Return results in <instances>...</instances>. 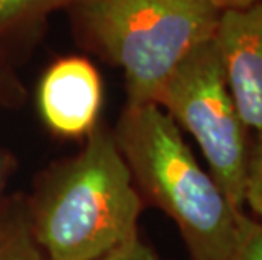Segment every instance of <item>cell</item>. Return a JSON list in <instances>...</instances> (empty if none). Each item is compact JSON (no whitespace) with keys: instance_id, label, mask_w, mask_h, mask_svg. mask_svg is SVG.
I'll use <instances>...</instances> for the list:
<instances>
[{"instance_id":"obj_6","label":"cell","mask_w":262,"mask_h":260,"mask_svg":"<svg viewBox=\"0 0 262 260\" xmlns=\"http://www.w3.org/2000/svg\"><path fill=\"white\" fill-rule=\"evenodd\" d=\"M213 41L244 124L262 130V0L224 10Z\"/></svg>"},{"instance_id":"obj_13","label":"cell","mask_w":262,"mask_h":260,"mask_svg":"<svg viewBox=\"0 0 262 260\" xmlns=\"http://www.w3.org/2000/svg\"><path fill=\"white\" fill-rule=\"evenodd\" d=\"M4 182H5V164L0 156V198H2V190H4Z\"/></svg>"},{"instance_id":"obj_9","label":"cell","mask_w":262,"mask_h":260,"mask_svg":"<svg viewBox=\"0 0 262 260\" xmlns=\"http://www.w3.org/2000/svg\"><path fill=\"white\" fill-rule=\"evenodd\" d=\"M247 206L254 218L262 221V130L250 140L247 173L244 181V209Z\"/></svg>"},{"instance_id":"obj_1","label":"cell","mask_w":262,"mask_h":260,"mask_svg":"<svg viewBox=\"0 0 262 260\" xmlns=\"http://www.w3.org/2000/svg\"><path fill=\"white\" fill-rule=\"evenodd\" d=\"M26 201L48 260H97L139 237L144 201L112 129L100 122L81 152L42 171Z\"/></svg>"},{"instance_id":"obj_5","label":"cell","mask_w":262,"mask_h":260,"mask_svg":"<svg viewBox=\"0 0 262 260\" xmlns=\"http://www.w3.org/2000/svg\"><path fill=\"white\" fill-rule=\"evenodd\" d=\"M103 85L86 58L66 56L49 66L37 86V108L44 125L63 139H86L98 125Z\"/></svg>"},{"instance_id":"obj_8","label":"cell","mask_w":262,"mask_h":260,"mask_svg":"<svg viewBox=\"0 0 262 260\" xmlns=\"http://www.w3.org/2000/svg\"><path fill=\"white\" fill-rule=\"evenodd\" d=\"M73 0H0V41Z\"/></svg>"},{"instance_id":"obj_3","label":"cell","mask_w":262,"mask_h":260,"mask_svg":"<svg viewBox=\"0 0 262 260\" xmlns=\"http://www.w3.org/2000/svg\"><path fill=\"white\" fill-rule=\"evenodd\" d=\"M92 44L124 73L127 103H154L178 64L213 39L220 10L200 0H73Z\"/></svg>"},{"instance_id":"obj_12","label":"cell","mask_w":262,"mask_h":260,"mask_svg":"<svg viewBox=\"0 0 262 260\" xmlns=\"http://www.w3.org/2000/svg\"><path fill=\"white\" fill-rule=\"evenodd\" d=\"M203 4H208L211 7H215L216 10L224 12V10H232V9H244L252 5L257 0H200Z\"/></svg>"},{"instance_id":"obj_7","label":"cell","mask_w":262,"mask_h":260,"mask_svg":"<svg viewBox=\"0 0 262 260\" xmlns=\"http://www.w3.org/2000/svg\"><path fill=\"white\" fill-rule=\"evenodd\" d=\"M0 260H48L32 231L24 196L0 198Z\"/></svg>"},{"instance_id":"obj_11","label":"cell","mask_w":262,"mask_h":260,"mask_svg":"<svg viewBox=\"0 0 262 260\" xmlns=\"http://www.w3.org/2000/svg\"><path fill=\"white\" fill-rule=\"evenodd\" d=\"M97 260H159L154 250L147 243H144L141 239H134L125 245H122L115 250L108 252L107 255L100 257Z\"/></svg>"},{"instance_id":"obj_10","label":"cell","mask_w":262,"mask_h":260,"mask_svg":"<svg viewBox=\"0 0 262 260\" xmlns=\"http://www.w3.org/2000/svg\"><path fill=\"white\" fill-rule=\"evenodd\" d=\"M230 260H262V221L244 213L238 223V240Z\"/></svg>"},{"instance_id":"obj_2","label":"cell","mask_w":262,"mask_h":260,"mask_svg":"<svg viewBox=\"0 0 262 260\" xmlns=\"http://www.w3.org/2000/svg\"><path fill=\"white\" fill-rule=\"evenodd\" d=\"M112 132L142 201L174 221L191 260H230L245 211L200 166L174 120L156 103H127Z\"/></svg>"},{"instance_id":"obj_4","label":"cell","mask_w":262,"mask_h":260,"mask_svg":"<svg viewBox=\"0 0 262 260\" xmlns=\"http://www.w3.org/2000/svg\"><path fill=\"white\" fill-rule=\"evenodd\" d=\"M159 105L202 149L211 178L238 211L244 209V181L250 139L225 78L219 49L210 39L178 64L161 88Z\"/></svg>"}]
</instances>
